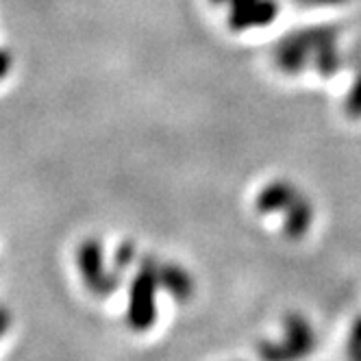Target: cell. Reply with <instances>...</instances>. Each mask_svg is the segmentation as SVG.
<instances>
[{
	"mask_svg": "<svg viewBox=\"0 0 361 361\" xmlns=\"http://www.w3.org/2000/svg\"><path fill=\"white\" fill-rule=\"evenodd\" d=\"M283 324H286V340H264L257 344V355L262 361H302L314 353L316 331L302 314H288Z\"/></svg>",
	"mask_w": 361,
	"mask_h": 361,
	"instance_id": "6da1fadb",
	"label": "cell"
},
{
	"mask_svg": "<svg viewBox=\"0 0 361 361\" xmlns=\"http://www.w3.org/2000/svg\"><path fill=\"white\" fill-rule=\"evenodd\" d=\"M79 268L83 274L85 286L96 296H109L118 290V274H109L102 270V250L100 244L90 240L79 250Z\"/></svg>",
	"mask_w": 361,
	"mask_h": 361,
	"instance_id": "3957f363",
	"label": "cell"
},
{
	"mask_svg": "<svg viewBox=\"0 0 361 361\" xmlns=\"http://www.w3.org/2000/svg\"><path fill=\"white\" fill-rule=\"evenodd\" d=\"M348 361H361V353H355V355H348Z\"/></svg>",
	"mask_w": 361,
	"mask_h": 361,
	"instance_id": "30bf717a",
	"label": "cell"
},
{
	"mask_svg": "<svg viewBox=\"0 0 361 361\" xmlns=\"http://www.w3.org/2000/svg\"><path fill=\"white\" fill-rule=\"evenodd\" d=\"M361 353V316L355 318L350 333H348V355Z\"/></svg>",
	"mask_w": 361,
	"mask_h": 361,
	"instance_id": "52a82bcc",
	"label": "cell"
},
{
	"mask_svg": "<svg viewBox=\"0 0 361 361\" xmlns=\"http://www.w3.org/2000/svg\"><path fill=\"white\" fill-rule=\"evenodd\" d=\"M346 111H348V116H353V118H361V74H359V79L355 81V85H353L350 92H348V98H346Z\"/></svg>",
	"mask_w": 361,
	"mask_h": 361,
	"instance_id": "8992f818",
	"label": "cell"
},
{
	"mask_svg": "<svg viewBox=\"0 0 361 361\" xmlns=\"http://www.w3.org/2000/svg\"><path fill=\"white\" fill-rule=\"evenodd\" d=\"M157 276H159V286L161 290H166L174 300H188L194 294V281L192 276L180 268V266H159L157 268Z\"/></svg>",
	"mask_w": 361,
	"mask_h": 361,
	"instance_id": "277c9868",
	"label": "cell"
},
{
	"mask_svg": "<svg viewBox=\"0 0 361 361\" xmlns=\"http://www.w3.org/2000/svg\"><path fill=\"white\" fill-rule=\"evenodd\" d=\"M312 204L302 198H294L290 204V218L286 222V233L292 240H298L307 233V228L312 226Z\"/></svg>",
	"mask_w": 361,
	"mask_h": 361,
	"instance_id": "5b68a950",
	"label": "cell"
},
{
	"mask_svg": "<svg viewBox=\"0 0 361 361\" xmlns=\"http://www.w3.org/2000/svg\"><path fill=\"white\" fill-rule=\"evenodd\" d=\"M157 268L159 266L152 259H144L137 276L131 283L126 324L137 333L148 331L154 324V320H157V305H154V296H157V288H159Z\"/></svg>",
	"mask_w": 361,
	"mask_h": 361,
	"instance_id": "7a4b0ae2",
	"label": "cell"
},
{
	"mask_svg": "<svg viewBox=\"0 0 361 361\" xmlns=\"http://www.w3.org/2000/svg\"><path fill=\"white\" fill-rule=\"evenodd\" d=\"M9 324H11V314L7 312L5 307H0V338H3V335L7 333Z\"/></svg>",
	"mask_w": 361,
	"mask_h": 361,
	"instance_id": "9c48e42d",
	"label": "cell"
},
{
	"mask_svg": "<svg viewBox=\"0 0 361 361\" xmlns=\"http://www.w3.org/2000/svg\"><path fill=\"white\" fill-rule=\"evenodd\" d=\"M131 259H133V246H131V244L120 246V248H118V255H116V264H118V268L128 266V264H131Z\"/></svg>",
	"mask_w": 361,
	"mask_h": 361,
	"instance_id": "ba28073f",
	"label": "cell"
}]
</instances>
